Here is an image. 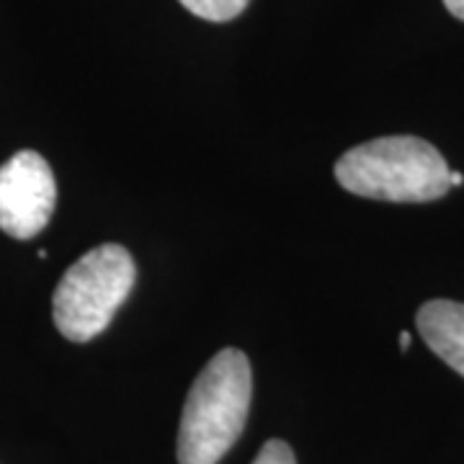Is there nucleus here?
<instances>
[{
	"label": "nucleus",
	"mask_w": 464,
	"mask_h": 464,
	"mask_svg": "<svg viewBox=\"0 0 464 464\" xmlns=\"http://www.w3.org/2000/svg\"><path fill=\"white\" fill-rule=\"evenodd\" d=\"M253 372L240 348H222L194 380L179 426V464H217L246 429Z\"/></svg>",
	"instance_id": "f257e3e1"
},
{
	"label": "nucleus",
	"mask_w": 464,
	"mask_h": 464,
	"mask_svg": "<svg viewBox=\"0 0 464 464\" xmlns=\"http://www.w3.org/2000/svg\"><path fill=\"white\" fill-rule=\"evenodd\" d=\"M335 179L351 194L380 201H433L451 188L444 155L411 134L351 148L338 158Z\"/></svg>",
	"instance_id": "f03ea898"
},
{
	"label": "nucleus",
	"mask_w": 464,
	"mask_h": 464,
	"mask_svg": "<svg viewBox=\"0 0 464 464\" xmlns=\"http://www.w3.org/2000/svg\"><path fill=\"white\" fill-rule=\"evenodd\" d=\"M137 266L116 243L88 250L65 271L52 297L57 331L72 343H88L109 328L116 310L132 295Z\"/></svg>",
	"instance_id": "7ed1b4c3"
},
{
	"label": "nucleus",
	"mask_w": 464,
	"mask_h": 464,
	"mask_svg": "<svg viewBox=\"0 0 464 464\" xmlns=\"http://www.w3.org/2000/svg\"><path fill=\"white\" fill-rule=\"evenodd\" d=\"M57 183L50 163L21 150L0 166V230L16 240H32L50 225Z\"/></svg>",
	"instance_id": "20e7f679"
},
{
	"label": "nucleus",
	"mask_w": 464,
	"mask_h": 464,
	"mask_svg": "<svg viewBox=\"0 0 464 464\" xmlns=\"http://www.w3.org/2000/svg\"><path fill=\"white\" fill-rule=\"evenodd\" d=\"M415 325L433 353L464 377V304L431 299L418 310Z\"/></svg>",
	"instance_id": "39448f33"
},
{
	"label": "nucleus",
	"mask_w": 464,
	"mask_h": 464,
	"mask_svg": "<svg viewBox=\"0 0 464 464\" xmlns=\"http://www.w3.org/2000/svg\"><path fill=\"white\" fill-rule=\"evenodd\" d=\"M179 3L197 18L225 24V21L240 16L248 8L250 0H179Z\"/></svg>",
	"instance_id": "423d86ee"
},
{
	"label": "nucleus",
	"mask_w": 464,
	"mask_h": 464,
	"mask_svg": "<svg viewBox=\"0 0 464 464\" xmlns=\"http://www.w3.org/2000/svg\"><path fill=\"white\" fill-rule=\"evenodd\" d=\"M253 464H297V459H295V451H292V447L286 441L271 439L258 451V457L253 459Z\"/></svg>",
	"instance_id": "0eeeda50"
},
{
	"label": "nucleus",
	"mask_w": 464,
	"mask_h": 464,
	"mask_svg": "<svg viewBox=\"0 0 464 464\" xmlns=\"http://www.w3.org/2000/svg\"><path fill=\"white\" fill-rule=\"evenodd\" d=\"M444 5H447L451 16H457L459 21H464V0H444Z\"/></svg>",
	"instance_id": "6e6552de"
},
{
	"label": "nucleus",
	"mask_w": 464,
	"mask_h": 464,
	"mask_svg": "<svg viewBox=\"0 0 464 464\" xmlns=\"http://www.w3.org/2000/svg\"><path fill=\"white\" fill-rule=\"evenodd\" d=\"M464 176L459 170H449V186H462Z\"/></svg>",
	"instance_id": "1a4fd4ad"
},
{
	"label": "nucleus",
	"mask_w": 464,
	"mask_h": 464,
	"mask_svg": "<svg viewBox=\"0 0 464 464\" xmlns=\"http://www.w3.org/2000/svg\"><path fill=\"white\" fill-rule=\"evenodd\" d=\"M411 348V333H400V351Z\"/></svg>",
	"instance_id": "9d476101"
}]
</instances>
